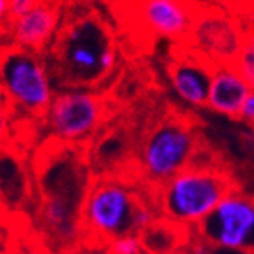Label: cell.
I'll return each mask as SVG.
<instances>
[{"mask_svg": "<svg viewBox=\"0 0 254 254\" xmlns=\"http://www.w3.org/2000/svg\"><path fill=\"white\" fill-rule=\"evenodd\" d=\"M194 233L222 249L254 254V195L233 190Z\"/></svg>", "mask_w": 254, "mask_h": 254, "instance_id": "cell-8", "label": "cell"}, {"mask_svg": "<svg viewBox=\"0 0 254 254\" xmlns=\"http://www.w3.org/2000/svg\"><path fill=\"white\" fill-rule=\"evenodd\" d=\"M244 34L231 18L217 11H201L187 45L206 57L213 66L235 64Z\"/></svg>", "mask_w": 254, "mask_h": 254, "instance_id": "cell-9", "label": "cell"}, {"mask_svg": "<svg viewBox=\"0 0 254 254\" xmlns=\"http://www.w3.org/2000/svg\"><path fill=\"white\" fill-rule=\"evenodd\" d=\"M197 127L183 116H167L146 133L139 146V174L153 190L199 158Z\"/></svg>", "mask_w": 254, "mask_h": 254, "instance_id": "cell-4", "label": "cell"}, {"mask_svg": "<svg viewBox=\"0 0 254 254\" xmlns=\"http://www.w3.org/2000/svg\"><path fill=\"white\" fill-rule=\"evenodd\" d=\"M41 0H0V20L2 27L7 25L9 21H14L18 18L30 13Z\"/></svg>", "mask_w": 254, "mask_h": 254, "instance_id": "cell-16", "label": "cell"}, {"mask_svg": "<svg viewBox=\"0 0 254 254\" xmlns=\"http://www.w3.org/2000/svg\"><path fill=\"white\" fill-rule=\"evenodd\" d=\"M238 121H240L242 125H247V127H251L254 130V89H251L246 103H244V107H242Z\"/></svg>", "mask_w": 254, "mask_h": 254, "instance_id": "cell-18", "label": "cell"}, {"mask_svg": "<svg viewBox=\"0 0 254 254\" xmlns=\"http://www.w3.org/2000/svg\"><path fill=\"white\" fill-rule=\"evenodd\" d=\"M0 80L4 102L14 112L43 121L57 94L45 55L4 43Z\"/></svg>", "mask_w": 254, "mask_h": 254, "instance_id": "cell-6", "label": "cell"}, {"mask_svg": "<svg viewBox=\"0 0 254 254\" xmlns=\"http://www.w3.org/2000/svg\"><path fill=\"white\" fill-rule=\"evenodd\" d=\"M237 189V182L228 169L197 158L187 169L153 190V197L160 217L185 228L197 229Z\"/></svg>", "mask_w": 254, "mask_h": 254, "instance_id": "cell-3", "label": "cell"}, {"mask_svg": "<svg viewBox=\"0 0 254 254\" xmlns=\"http://www.w3.org/2000/svg\"><path fill=\"white\" fill-rule=\"evenodd\" d=\"M213 66L206 57L182 43L180 52L171 55L167 78L176 98L190 109H206Z\"/></svg>", "mask_w": 254, "mask_h": 254, "instance_id": "cell-10", "label": "cell"}, {"mask_svg": "<svg viewBox=\"0 0 254 254\" xmlns=\"http://www.w3.org/2000/svg\"><path fill=\"white\" fill-rule=\"evenodd\" d=\"M197 14L189 0H140L139 4V16L146 29L171 41H189Z\"/></svg>", "mask_w": 254, "mask_h": 254, "instance_id": "cell-12", "label": "cell"}, {"mask_svg": "<svg viewBox=\"0 0 254 254\" xmlns=\"http://www.w3.org/2000/svg\"><path fill=\"white\" fill-rule=\"evenodd\" d=\"M45 59L57 91H96L118 69L119 52L114 29L94 7L69 11L63 16Z\"/></svg>", "mask_w": 254, "mask_h": 254, "instance_id": "cell-2", "label": "cell"}, {"mask_svg": "<svg viewBox=\"0 0 254 254\" xmlns=\"http://www.w3.org/2000/svg\"><path fill=\"white\" fill-rule=\"evenodd\" d=\"M187 229L190 228L160 217L144 233H140L144 254H176L183 247L182 233Z\"/></svg>", "mask_w": 254, "mask_h": 254, "instance_id": "cell-14", "label": "cell"}, {"mask_svg": "<svg viewBox=\"0 0 254 254\" xmlns=\"http://www.w3.org/2000/svg\"><path fill=\"white\" fill-rule=\"evenodd\" d=\"M149 199L125 180L110 176L96 180L91 183L82 210L84 237L110 246L118 238L133 233L137 212Z\"/></svg>", "mask_w": 254, "mask_h": 254, "instance_id": "cell-5", "label": "cell"}, {"mask_svg": "<svg viewBox=\"0 0 254 254\" xmlns=\"http://www.w3.org/2000/svg\"><path fill=\"white\" fill-rule=\"evenodd\" d=\"M249 93L251 85L238 73L235 64H220L213 68L206 109L217 116L238 121Z\"/></svg>", "mask_w": 254, "mask_h": 254, "instance_id": "cell-13", "label": "cell"}, {"mask_svg": "<svg viewBox=\"0 0 254 254\" xmlns=\"http://www.w3.org/2000/svg\"><path fill=\"white\" fill-rule=\"evenodd\" d=\"M36 183L43 233L55 247H71L84 237L82 210L91 189L80 144L48 139L36 157Z\"/></svg>", "mask_w": 254, "mask_h": 254, "instance_id": "cell-1", "label": "cell"}, {"mask_svg": "<svg viewBox=\"0 0 254 254\" xmlns=\"http://www.w3.org/2000/svg\"><path fill=\"white\" fill-rule=\"evenodd\" d=\"M235 68L246 78L251 89H254V27L244 34L242 48L238 52L237 61H235Z\"/></svg>", "mask_w": 254, "mask_h": 254, "instance_id": "cell-15", "label": "cell"}, {"mask_svg": "<svg viewBox=\"0 0 254 254\" xmlns=\"http://www.w3.org/2000/svg\"><path fill=\"white\" fill-rule=\"evenodd\" d=\"M107 119L105 98L93 89H61L43 118L50 139L82 144Z\"/></svg>", "mask_w": 254, "mask_h": 254, "instance_id": "cell-7", "label": "cell"}, {"mask_svg": "<svg viewBox=\"0 0 254 254\" xmlns=\"http://www.w3.org/2000/svg\"><path fill=\"white\" fill-rule=\"evenodd\" d=\"M63 16L54 0H41L25 16L2 27L5 45L45 55L59 32Z\"/></svg>", "mask_w": 254, "mask_h": 254, "instance_id": "cell-11", "label": "cell"}, {"mask_svg": "<svg viewBox=\"0 0 254 254\" xmlns=\"http://www.w3.org/2000/svg\"><path fill=\"white\" fill-rule=\"evenodd\" d=\"M109 254H144L140 235L130 233L114 240L109 246Z\"/></svg>", "mask_w": 254, "mask_h": 254, "instance_id": "cell-17", "label": "cell"}]
</instances>
